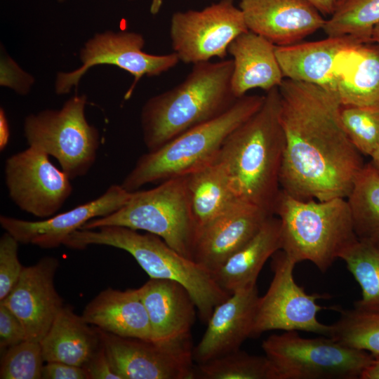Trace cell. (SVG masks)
Wrapping results in <instances>:
<instances>
[{
    "mask_svg": "<svg viewBox=\"0 0 379 379\" xmlns=\"http://www.w3.org/2000/svg\"><path fill=\"white\" fill-rule=\"evenodd\" d=\"M279 91L285 138L281 189L300 200L347 199L365 164L343 126L338 95L286 78Z\"/></svg>",
    "mask_w": 379,
    "mask_h": 379,
    "instance_id": "obj_1",
    "label": "cell"
},
{
    "mask_svg": "<svg viewBox=\"0 0 379 379\" xmlns=\"http://www.w3.org/2000/svg\"><path fill=\"white\" fill-rule=\"evenodd\" d=\"M279 109V88H274L260 108L229 135L214 159L241 201L273 215L285 146Z\"/></svg>",
    "mask_w": 379,
    "mask_h": 379,
    "instance_id": "obj_2",
    "label": "cell"
},
{
    "mask_svg": "<svg viewBox=\"0 0 379 379\" xmlns=\"http://www.w3.org/2000/svg\"><path fill=\"white\" fill-rule=\"evenodd\" d=\"M232 69V59L194 64L182 82L149 98L140 114L148 152L227 111L238 99L231 86Z\"/></svg>",
    "mask_w": 379,
    "mask_h": 379,
    "instance_id": "obj_3",
    "label": "cell"
},
{
    "mask_svg": "<svg viewBox=\"0 0 379 379\" xmlns=\"http://www.w3.org/2000/svg\"><path fill=\"white\" fill-rule=\"evenodd\" d=\"M63 245L74 249L103 245L126 251L149 278L168 279L182 284L191 295L204 323L215 307L232 294L218 284L213 273L205 267L181 255L161 238L149 232L140 234L121 226L81 229L72 233Z\"/></svg>",
    "mask_w": 379,
    "mask_h": 379,
    "instance_id": "obj_4",
    "label": "cell"
},
{
    "mask_svg": "<svg viewBox=\"0 0 379 379\" xmlns=\"http://www.w3.org/2000/svg\"><path fill=\"white\" fill-rule=\"evenodd\" d=\"M274 215L280 221L281 250L322 272L358 240L346 198L300 200L281 189Z\"/></svg>",
    "mask_w": 379,
    "mask_h": 379,
    "instance_id": "obj_5",
    "label": "cell"
},
{
    "mask_svg": "<svg viewBox=\"0 0 379 379\" xmlns=\"http://www.w3.org/2000/svg\"><path fill=\"white\" fill-rule=\"evenodd\" d=\"M264 95H245L224 113L140 156L121 185L128 192L185 175L214 161L223 142L262 106Z\"/></svg>",
    "mask_w": 379,
    "mask_h": 379,
    "instance_id": "obj_6",
    "label": "cell"
},
{
    "mask_svg": "<svg viewBox=\"0 0 379 379\" xmlns=\"http://www.w3.org/2000/svg\"><path fill=\"white\" fill-rule=\"evenodd\" d=\"M103 226L146 231L161 238L181 255L192 259L196 227L186 175L164 180L148 190L133 192L128 201L119 209L89 220L81 229Z\"/></svg>",
    "mask_w": 379,
    "mask_h": 379,
    "instance_id": "obj_7",
    "label": "cell"
},
{
    "mask_svg": "<svg viewBox=\"0 0 379 379\" xmlns=\"http://www.w3.org/2000/svg\"><path fill=\"white\" fill-rule=\"evenodd\" d=\"M86 103L85 94H77L60 109L28 114L23 123L24 136L29 146L55 158L71 180L89 171L100 145L98 128L86 119Z\"/></svg>",
    "mask_w": 379,
    "mask_h": 379,
    "instance_id": "obj_8",
    "label": "cell"
},
{
    "mask_svg": "<svg viewBox=\"0 0 379 379\" xmlns=\"http://www.w3.org/2000/svg\"><path fill=\"white\" fill-rule=\"evenodd\" d=\"M262 349L277 379H360L374 359L331 337L306 338L298 331L272 334L262 341Z\"/></svg>",
    "mask_w": 379,
    "mask_h": 379,
    "instance_id": "obj_9",
    "label": "cell"
},
{
    "mask_svg": "<svg viewBox=\"0 0 379 379\" xmlns=\"http://www.w3.org/2000/svg\"><path fill=\"white\" fill-rule=\"evenodd\" d=\"M145 40L142 34L132 31L107 30L96 33L81 48V65L69 72H58L54 89L57 95L69 93L77 88L80 80L97 65H113L128 72L133 80L124 95L128 100L142 77L159 76L175 67L180 62L173 53L150 54L143 51Z\"/></svg>",
    "mask_w": 379,
    "mask_h": 379,
    "instance_id": "obj_10",
    "label": "cell"
},
{
    "mask_svg": "<svg viewBox=\"0 0 379 379\" xmlns=\"http://www.w3.org/2000/svg\"><path fill=\"white\" fill-rule=\"evenodd\" d=\"M273 277L266 293L260 296L252 337L273 330L304 331L329 336L332 326L321 323L317 313L324 309L317 302L325 295L308 294L295 281L297 264L283 251L272 256Z\"/></svg>",
    "mask_w": 379,
    "mask_h": 379,
    "instance_id": "obj_11",
    "label": "cell"
},
{
    "mask_svg": "<svg viewBox=\"0 0 379 379\" xmlns=\"http://www.w3.org/2000/svg\"><path fill=\"white\" fill-rule=\"evenodd\" d=\"M248 31L234 0H218L201 10L174 13L170 23L173 52L187 64L224 59L232 41Z\"/></svg>",
    "mask_w": 379,
    "mask_h": 379,
    "instance_id": "obj_12",
    "label": "cell"
},
{
    "mask_svg": "<svg viewBox=\"0 0 379 379\" xmlns=\"http://www.w3.org/2000/svg\"><path fill=\"white\" fill-rule=\"evenodd\" d=\"M97 328L109 363L121 379L195 378L191 337L154 341Z\"/></svg>",
    "mask_w": 379,
    "mask_h": 379,
    "instance_id": "obj_13",
    "label": "cell"
},
{
    "mask_svg": "<svg viewBox=\"0 0 379 379\" xmlns=\"http://www.w3.org/2000/svg\"><path fill=\"white\" fill-rule=\"evenodd\" d=\"M8 197L22 211L45 219L54 215L71 196V179L46 152L29 147L8 157L4 166Z\"/></svg>",
    "mask_w": 379,
    "mask_h": 379,
    "instance_id": "obj_14",
    "label": "cell"
},
{
    "mask_svg": "<svg viewBox=\"0 0 379 379\" xmlns=\"http://www.w3.org/2000/svg\"><path fill=\"white\" fill-rule=\"evenodd\" d=\"M58 267V260L51 256L44 257L34 265L24 267L11 292L0 301L19 319L26 340L40 343L64 306L55 287L54 279Z\"/></svg>",
    "mask_w": 379,
    "mask_h": 379,
    "instance_id": "obj_15",
    "label": "cell"
},
{
    "mask_svg": "<svg viewBox=\"0 0 379 379\" xmlns=\"http://www.w3.org/2000/svg\"><path fill=\"white\" fill-rule=\"evenodd\" d=\"M131 194L132 192L121 185H112L99 197L68 211L37 221L1 215L0 225L19 244L54 248L63 245L72 233L80 230L89 220L106 216L119 209Z\"/></svg>",
    "mask_w": 379,
    "mask_h": 379,
    "instance_id": "obj_16",
    "label": "cell"
},
{
    "mask_svg": "<svg viewBox=\"0 0 379 379\" xmlns=\"http://www.w3.org/2000/svg\"><path fill=\"white\" fill-rule=\"evenodd\" d=\"M239 7L248 29L277 46L298 43L326 22L307 0H241Z\"/></svg>",
    "mask_w": 379,
    "mask_h": 379,
    "instance_id": "obj_17",
    "label": "cell"
},
{
    "mask_svg": "<svg viewBox=\"0 0 379 379\" xmlns=\"http://www.w3.org/2000/svg\"><path fill=\"white\" fill-rule=\"evenodd\" d=\"M259 298L256 284L233 292L215 307L201 339L193 347L197 364L238 350L252 337Z\"/></svg>",
    "mask_w": 379,
    "mask_h": 379,
    "instance_id": "obj_18",
    "label": "cell"
},
{
    "mask_svg": "<svg viewBox=\"0 0 379 379\" xmlns=\"http://www.w3.org/2000/svg\"><path fill=\"white\" fill-rule=\"evenodd\" d=\"M273 214L240 202L199 230L192 259L212 273L245 245Z\"/></svg>",
    "mask_w": 379,
    "mask_h": 379,
    "instance_id": "obj_19",
    "label": "cell"
},
{
    "mask_svg": "<svg viewBox=\"0 0 379 379\" xmlns=\"http://www.w3.org/2000/svg\"><path fill=\"white\" fill-rule=\"evenodd\" d=\"M138 290L148 314L154 341L191 337L197 307L182 284L149 278Z\"/></svg>",
    "mask_w": 379,
    "mask_h": 379,
    "instance_id": "obj_20",
    "label": "cell"
},
{
    "mask_svg": "<svg viewBox=\"0 0 379 379\" xmlns=\"http://www.w3.org/2000/svg\"><path fill=\"white\" fill-rule=\"evenodd\" d=\"M333 74L342 105L379 109V45L373 39L343 49Z\"/></svg>",
    "mask_w": 379,
    "mask_h": 379,
    "instance_id": "obj_21",
    "label": "cell"
},
{
    "mask_svg": "<svg viewBox=\"0 0 379 379\" xmlns=\"http://www.w3.org/2000/svg\"><path fill=\"white\" fill-rule=\"evenodd\" d=\"M372 39L344 35L325 39L275 46L283 75L333 91L334 68L338 54L356 43Z\"/></svg>",
    "mask_w": 379,
    "mask_h": 379,
    "instance_id": "obj_22",
    "label": "cell"
},
{
    "mask_svg": "<svg viewBox=\"0 0 379 379\" xmlns=\"http://www.w3.org/2000/svg\"><path fill=\"white\" fill-rule=\"evenodd\" d=\"M275 46L249 30L239 35L230 44L227 54L232 56L233 62L231 86L237 98L254 88L267 92L279 87L284 77Z\"/></svg>",
    "mask_w": 379,
    "mask_h": 379,
    "instance_id": "obj_23",
    "label": "cell"
},
{
    "mask_svg": "<svg viewBox=\"0 0 379 379\" xmlns=\"http://www.w3.org/2000/svg\"><path fill=\"white\" fill-rule=\"evenodd\" d=\"M81 317L89 325L118 336L154 340L138 288L120 291L107 288L86 305Z\"/></svg>",
    "mask_w": 379,
    "mask_h": 379,
    "instance_id": "obj_24",
    "label": "cell"
},
{
    "mask_svg": "<svg viewBox=\"0 0 379 379\" xmlns=\"http://www.w3.org/2000/svg\"><path fill=\"white\" fill-rule=\"evenodd\" d=\"M281 248L280 221L272 215L258 232L231 255L213 275L218 284L229 293L256 284L266 261Z\"/></svg>",
    "mask_w": 379,
    "mask_h": 379,
    "instance_id": "obj_25",
    "label": "cell"
},
{
    "mask_svg": "<svg viewBox=\"0 0 379 379\" xmlns=\"http://www.w3.org/2000/svg\"><path fill=\"white\" fill-rule=\"evenodd\" d=\"M88 325L81 315L63 306L40 342L44 361L84 367L101 346L98 329Z\"/></svg>",
    "mask_w": 379,
    "mask_h": 379,
    "instance_id": "obj_26",
    "label": "cell"
},
{
    "mask_svg": "<svg viewBox=\"0 0 379 379\" xmlns=\"http://www.w3.org/2000/svg\"><path fill=\"white\" fill-rule=\"evenodd\" d=\"M186 177L196 234L207 224L242 201L234 193L224 169L215 160L190 172Z\"/></svg>",
    "mask_w": 379,
    "mask_h": 379,
    "instance_id": "obj_27",
    "label": "cell"
},
{
    "mask_svg": "<svg viewBox=\"0 0 379 379\" xmlns=\"http://www.w3.org/2000/svg\"><path fill=\"white\" fill-rule=\"evenodd\" d=\"M355 233L360 241L379 242V172L371 162L357 175L347 197Z\"/></svg>",
    "mask_w": 379,
    "mask_h": 379,
    "instance_id": "obj_28",
    "label": "cell"
},
{
    "mask_svg": "<svg viewBox=\"0 0 379 379\" xmlns=\"http://www.w3.org/2000/svg\"><path fill=\"white\" fill-rule=\"evenodd\" d=\"M361 289L354 307L379 310V248L372 243L357 240L340 255Z\"/></svg>",
    "mask_w": 379,
    "mask_h": 379,
    "instance_id": "obj_29",
    "label": "cell"
},
{
    "mask_svg": "<svg viewBox=\"0 0 379 379\" xmlns=\"http://www.w3.org/2000/svg\"><path fill=\"white\" fill-rule=\"evenodd\" d=\"M195 378L277 379L265 356L249 354L239 350L195 366Z\"/></svg>",
    "mask_w": 379,
    "mask_h": 379,
    "instance_id": "obj_30",
    "label": "cell"
},
{
    "mask_svg": "<svg viewBox=\"0 0 379 379\" xmlns=\"http://www.w3.org/2000/svg\"><path fill=\"white\" fill-rule=\"evenodd\" d=\"M340 317L331 324L330 337L353 348L379 357V310L354 307L340 310Z\"/></svg>",
    "mask_w": 379,
    "mask_h": 379,
    "instance_id": "obj_31",
    "label": "cell"
},
{
    "mask_svg": "<svg viewBox=\"0 0 379 379\" xmlns=\"http://www.w3.org/2000/svg\"><path fill=\"white\" fill-rule=\"evenodd\" d=\"M379 23V0H345L326 20L323 30L328 36L353 35L372 39Z\"/></svg>",
    "mask_w": 379,
    "mask_h": 379,
    "instance_id": "obj_32",
    "label": "cell"
},
{
    "mask_svg": "<svg viewBox=\"0 0 379 379\" xmlns=\"http://www.w3.org/2000/svg\"><path fill=\"white\" fill-rule=\"evenodd\" d=\"M340 119L357 149L371 157L379 145V109L341 105Z\"/></svg>",
    "mask_w": 379,
    "mask_h": 379,
    "instance_id": "obj_33",
    "label": "cell"
},
{
    "mask_svg": "<svg viewBox=\"0 0 379 379\" xmlns=\"http://www.w3.org/2000/svg\"><path fill=\"white\" fill-rule=\"evenodd\" d=\"M44 362L40 343L25 340L7 349L1 363L0 378H42Z\"/></svg>",
    "mask_w": 379,
    "mask_h": 379,
    "instance_id": "obj_34",
    "label": "cell"
},
{
    "mask_svg": "<svg viewBox=\"0 0 379 379\" xmlns=\"http://www.w3.org/2000/svg\"><path fill=\"white\" fill-rule=\"evenodd\" d=\"M19 242L5 232L0 239V301L11 292L19 279L24 267L18 255Z\"/></svg>",
    "mask_w": 379,
    "mask_h": 379,
    "instance_id": "obj_35",
    "label": "cell"
},
{
    "mask_svg": "<svg viewBox=\"0 0 379 379\" xmlns=\"http://www.w3.org/2000/svg\"><path fill=\"white\" fill-rule=\"evenodd\" d=\"M0 70L1 86L11 88L20 95H26L29 92L34 83V77L6 53L1 54Z\"/></svg>",
    "mask_w": 379,
    "mask_h": 379,
    "instance_id": "obj_36",
    "label": "cell"
},
{
    "mask_svg": "<svg viewBox=\"0 0 379 379\" xmlns=\"http://www.w3.org/2000/svg\"><path fill=\"white\" fill-rule=\"evenodd\" d=\"M26 340L24 327L19 319L0 302V348L6 349Z\"/></svg>",
    "mask_w": 379,
    "mask_h": 379,
    "instance_id": "obj_37",
    "label": "cell"
},
{
    "mask_svg": "<svg viewBox=\"0 0 379 379\" xmlns=\"http://www.w3.org/2000/svg\"><path fill=\"white\" fill-rule=\"evenodd\" d=\"M84 368L88 379H121L113 370L102 343Z\"/></svg>",
    "mask_w": 379,
    "mask_h": 379,
    "instance_id": "obj_38",
    "label": "cell"
},
{
    "mask_svg": "<svg viewBox=\"0 0 379 379\" xmlns=\"http://www.w3.org/2000/svg\"><path fill=\"white\" fill-rule=\"evenodd\" d=\"M43 379H88L84 367L68 364L51 361L44 365Z\"/></svg>",
    "mask_w": 379,
    "mask_h": 379,
    "instance_id": "obj_39",
    "label": "cell"
},
{
    "mask_svg": "<svg viewBox=\"0 0 379 379\" xmlns=\"http://www.w3.org/2000/svg\"><path fill=\"white\" fill-rule=\"evenodd\" d=\"M10 138V128L4 109H0V149L3 151L7 146Z\"/></svg>",
    "mask_w": 379,
    "mask_h": 379,
    "instance_id": "obj_40",
    "label": "cell"
},
{
    "mask_svg": "<svg viewBox=\"0 0 379 379\" xmlns=\"http://www.w3.org/2000/svg\"><path fill=\"white\" fill-rule=\"evenodd\" d=\"M321 14L329 15L335 12L338 6V0H307Z\"/></svg>",
    "mask_w": 379,
    "mask_h": 379,
    "instance_id": "obj_41",
    "label": "cell"
},
{
    "mask_svg": "<svg viewBox=\"0 0 379 379\" xmlns=\"http://www.w3.org/2000/svg\"><path fill=\"white\" fill-rule=\"evenodd\" d=\"M360 379H379V357H374L373 362L363 371Z\"/></svg>",
    "mask_w": 379,
    "mask_h": 379,
    "instance_id": "obj_42",
    "label": "cell"
},
{
    "mask_svg": "<svg viewBox=\"0 0 379 379\" xmlns=\"http://www.w3.org/2000/svg\"><path fill=\"white\" fill-rule=\"evenodd\" d=\"M164 0H151L150 13L152 15H157L161 9Z\"/></svg>",
    "mask_w": 379,
    "mask_h": 379,
    "instance_id": "obj_43",
    "label": "cell"
},
{
    "mask_svg": "<svg viewBox=\"0 0 379 379\" xmlns=\"http://www.w3.org/2000/svg\"><path fill=\"white\" fill-rule=\"evenodd\" d=\"M371 164L379 172V145L371 155Z\"/></svg>",
    "mask_w": 379,
    "mask_h": 379,
    "instance_id": "obj_44",
    "label": "cell"
},
{
    "mask_svg": "<svg viewBox=\"0 0 379 379\" xmlns=\"http://www.w3.org/2000/svg\"><path fill=\"white\" fill-rule=\"evenodd\" d=\"M371 36L373 40L379 45V23L374 26Z\"/></svg>",
    "mask_w": 379,
    "mask_h": 379,
    "instance_id": "obj_45",
    "label": "cell"
},
{
    "mask_svg": "<svg viewBox=\"0 0 379 379\" xmlns=\"http://www.w3.org/2000/svg\"><path fill=\"white\" fill-rule=\"evenodd\" d=\"M345 1V0H338V6L343 4Z\"/></svg>",
    "mask_w": 379,
    "mask_h": 379,
    "instance_id": "obj_46",
    "label": "cell"
},
{
    "mask_svg": "<svg viewBox=\"0 0 379 379\" xmlns=\"http://www.w3.org/2000/svg\"><path fill=\"white\" fill-rule=\"evenodd\" d=\"M66 0H58V2L62 3L63 1H65Z\"/></svg>",
    "mask_w": 379,
    "mask_h": 379,
    "instance_id": "obj_47",
    "label": "cell"
},
{
    "mask_svg": "<svg viewBox=\"0 0 379 379\" xmlns=\"http://www.w3.org/2000/svg\"><path fill=\"white\" fill-rule=\"evenodd\" d=\"M375 245H376V246L378 247V248H379V242H378Z\"/></svg>",
    "mask_w": 379,
    "mask_h": 379,
    "instance_id": "obj_48",
    "label": "cell"
},
{
    "mask_svg": "<svg viewBox=\"0 0 379 379\" xmlns=\"http://www.w3.org/2000/svg\"><path fill=\"white\" fill-rule=\"evenodd\" d=\"M213 1H218V0H213Z\"/></svg>",
    "mask_w": 379,
    "mask_h": 379,
    "instance_id": "obj_49",
    "label": "cell"
}]
</instances>
